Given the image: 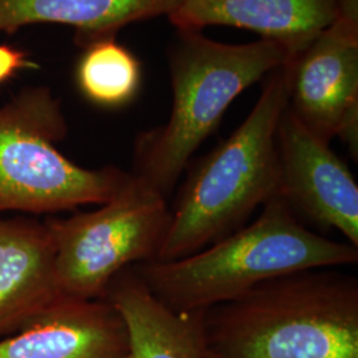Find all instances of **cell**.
I'll return each instance as SVG.
<instances>
[{
  "label": "cell",
  "mask_w": 358,
  "mask_h": 358,
  "mask_svg": "<svg viewBox=\"0 0 358 358\" xmlns=\"http://www.w3.org/2000/svg\"><path fill=\"white\" fill-rule=\"evenodd\" d=\"M210 358H358V280L309 269L203 310Z\"/></svg>",
  "instance_id": "cell-1"
},
{
  "label": "cell",
  "mask_w": 358,
  "mask_h": 358,
  "mask_svg": "<svg viewBox=\"0 0 358 358\" xmlns=\"http://www.w3.org/2000/svg\"><path fill=\"white\" fill-rule=\"evenodd\" d=\"M291 59L269 73L255 106L180 185L155 262L192 255L245 226L279 192L276 131L289 99Z\"/></svg>",
  "instance_id": "cell-2"
},
{
  "label": "cell",
  "mask_w": 358,
  "mask_h": 358,
  "mask_svg": "<svg viewBox=\"0 0 358 358\" xmlns=\"http://www.w3.org/2000/svg\"><path fill=\"white\" fill-rule=\"evenodd\" d=\"M358 262V247L307 229L279 195L242 229L190 256L133 266L148 289L177 312L206 310L257 284Z\"/></svg>",
  "instance_id": "cell-3"
},
{
  "label": "cell",
  "mask_w": 358,
  "mask_h": 358,
  "mask_svg": "<svg viewBox=\"0 0 358 358\" xmlns=\"http://www.w3.org/2000/svg\"><path fill=\"white\" fill-rule=\"evenodd\" d=\"M178 31L169 52L171 112L165 124L136 138L131 171L166 199L231 103L289 59L264 38L223 44L201 31Z\"/></svg>",
  "instance_id": "cell-4"
},
{
  "label": "cell",
  "mask_w": 358,
  "mask_h": 358,
  "mask_svg": "<svg viewBox=\"0 0 358 358\" xmlns=\"http://www.w3.org/2000/svg\"><path fill=\"white\" fill-rule=\"evenodd\" d=\"M66 133L62 103L48 87H27L0 106V213L103 205L127 185L128 171L78 166L60 153L56 145Z\"/></svg>",
  "instance_id": "cell-5"
},
{
  "label": "cell",
  "mask_w": 358,
  "mask_h": 358,
  "mask_svg": "<svg viewBox=\"0 0 358 358\" xmlns=\"http://www.w3.org/2000/svg\"><path fill=\"white\" fill-rule=\"evenodd\" d=\"M130 174L127 185L99 208L45 222L64 299H103L120 272L157 260L170 224V206Z\"/></svg>",
  "instance_id": "cell-6"
},
{
  "label": "cell",
  "mask_w": 358,
  "mask_h": 358,
  "mask_svg": "<svg viewBox=\"0 0 358 358\" xmlns=\"http://www.w3.org/2000/svg\"><path fill=\"white\" fill-rule=\"evenodd\" d=\"M288 108L324 141L358 158V22L337 17L291 59Z\"/></svg>",
  "instance_id": "cell-7"
},
{
  "label": "cell",
  "mask_w": 358,
  "mask_h": 358,
  "mask_svg": "<svg viewBox=\"0 0 358 358\" xmlns=\"http://www.w3.org/2000/svg\"><path fill=\"white\" fill-rule=\"evenodd\" d=\"M279 192L294 214L358 247V185L345 162L287 106L276 131Z\"/></svg>",
  "instance_id": "cell-8"
},
{
  "label": "cell",
  "mask_w": 358,
  "mask_h": 358,
  "mask_svg": "<svg viewBox=\"0 0 358 358\" xmlns=\"http://www.w3.org/2000/svg\"><path fill=\"white\" fill-rule=\"evenodd\" d=\"M0 358H131L127 325L106 299H62L0 338Z\"/></svg>",
  "instance_id": "cell-9"
},
{
  "label": "cell",
  "mask_w": 358,
  "mask_h": 358,
  "mask_svg": "<svg viewBox=\"0 0 358 358\" xmlns=\"http://www.w3.org/2000/svg\"><path fill=\"white\" fill-rule=\"evenodd\" d=\"M338 0H180L167 15L178 29L230 26L279 44L289 59L332 24Z\"/></svg>",
  "instance_id": "cell-10"
},
{
  "label": "cell",
  "mask_w": 358,
  "mask_h": 358,
  "mask_svg": "<svg viewBox=\"0 0 358 358\" xmlns=\"http://www.w3.org/2000/svg\"><path fill=\"white\" fill-rule=\"evenodd\" d=\"M62 299L47 223L0 217V338L19 332Z\"/></svg>",
  "instance_id": "cell-11"
},
{
  "label": "cell",
  "mask_w": 358,
  "mask_h": 358,
  "mask_svg": "<svg viewBox=\"0 0 358 358\" xmlns=\"http://www.w3.org/2000/svg\"><path fill=\"white\" fill-rule=\"evenodd\" d=\"M127 325L131 358H210L203 310L177 312L154 296L131 267L120 272L105 297Z\"/></svg>",
  "instance_id": "cell-12"
},
{
  "label": "cell",
  "mask_w": 358,
  "mask_h": 358,
  "mask_svg": "<svg viewBox=\"0 0 358 358\" xmlns=\"http://www.w3.org/2000/svg\"><path fill=\"white\" fill-rule=\"evenodd\" d=\"M180 0H0V32L32 24L75 28L77 45L115 38L131 23L169 15Z\"/></svg>",
  "instance_id": "cell-13"
},
{
  "label": "cell",
  "mask_w": 358,
  "mask_h": 358,
  "mask_svg": "<svg viewBox=\"0 0 358 358\" xmlns=\"http://www.w3.org/2000/svg\"><path fill=\"white\" fill-rule=\"evenodd\" d=\"M77 88L94 105L115 109L131 103L142 84L140 60L115 38L84 47L76 65Z\"/></svg>",
  "instance_id": "cell-14"
},
{
  "label": "cell",
  "mask_w": 358,
  "mask_h": 358,
  "mask_svg": "<svg viewBox=\"0 0 358 358\" xmlns=\"http://www.w3.org/2000/svg\"><path fill=\"white\" fill-rule=\"evenodd\" d=\"M38 65L28 53L13 45L0 44V85L10 81L24 69H38Z\"/></svg>",
  "instance_id": "cell-15"
},
{
  "label": "cell",
  "mask_w": 358,
  "mask_h": 358,
  "mask_svg": "<svg viewBox=\"0 0 358 358\" xmlns=\"http://www.w3.org/2000/svg\"><path fill=\"white\" fill-rule=\"evenodd\" d=\"M358 22V0H338V16Z\"/></svg>",
  "instance_id": "cell-16"
}]
</instances>
